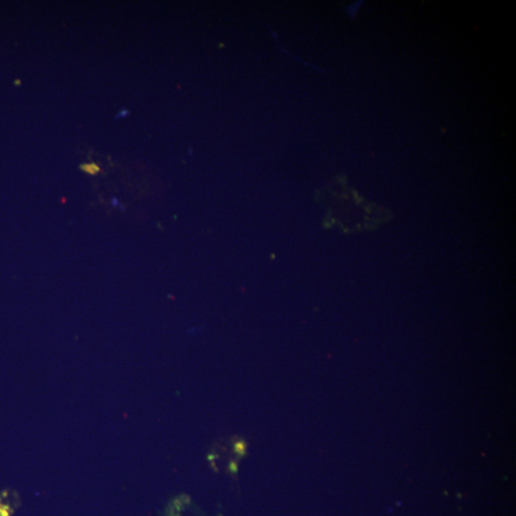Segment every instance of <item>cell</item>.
Masks as SVG:
<instances>
[{
  "label": "cell",
  "mask_w": 516,
  "mask_h": 516,
  "mask_svg": "<svg viewBox=\"0 0 516 516\" xmlns=\"http://www.w3.org/2000/svg\"><path fill=\"white\" fill-rule=\"evenodd\" d=\"M127 114H128V111H127V110H122L120 113H119V114L117 115L116 118H118V117H120H120H124V116L127 115Z\"/></svg>",
  "instance_id": "obj_3"
},
{
  "label": "cell",
  "mask_w": 516,
  "mask_h": 516,
  "mask_svg": "<svg viewBox=\"0 0 516 516\" xmlns=\"http://www.w3.org/2000/svg\"><path fill=\"white\" fill-rule=\"evenodd\" d=\"M9 508L7 506H2L0 505V516H9Z\"/></svg>",
  "instance_id": "obj_2"
},
{
  "label": "cell",
  "mask_w": 516,
  "mask_h": 516,
  "mask_svg": "<svg viewBox=\"0 0 516 516\" xmlns=\"http://www.w3.org/2000/svg\"><path fill=\"white\" fill-rule=\"evenodd\" d=\"M80 168H81V170L84 171V173H86V174H88V175H92V176L99 174V173L101 172V170H102L101 168H100L97 164H95V163L82 164V165L80 166Z\"/></svg>",
  "instance_id": "obj_1"
}]
</instances>
